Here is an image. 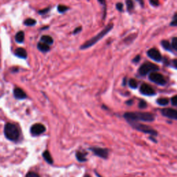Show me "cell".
Returning <instances> with one entry per match:
<instances>
[{
    "instance_id": "1",
    "label": "cell",
    "mask_w": 177,
    "mask_h": 177,
    "mask_svg": "<svg viewBox=\"0 0 177 177\" xmlns=\"http://www.w3.org/2000/svg\"><path fill=\"white\" fill-rule=\"evenodd\" d=\"M124 118L129 122H152L154 120L155 116L151 113L145 112H127L124 114Z\"/></svg>"
},
{
    "instance_id": "23",
    "label": "cell",
    "mask_w": 177,
    "mask_h": 177,
    "mask_svg": "<svg viewBox=\"0 0 177 177\" xmlns=\"http://www.w3.org/2000/svg\"><path fill=\"white\" fill-rule=\"evenodd\" d=\"M161 43H162L163 47L165 49H166V50H168V51L171 50V48L172 47H171V44L169 43L168 41L163 40V41H162Z\"/></svg>"
},
{
    "instance_id": "20",
    "label": "cell",
    "mask_w": 177,
    "mask_h": 177,
    "mask_svg": "<svg viewBox=\"0 0 177 177\" xmlns=\"http://www.w3.org/2000/svg\"><path fill=\"white\" fill-rule=\"evenodd\" d=\"M129 86L132 89H136L138 87V82H137L136 80L130 79L129 80Z\"/></svg>"
},
{
    "instance_id": "26",
    "label": "cell",
    "mask_w": 177,
    "mask_h": 177,
    "mask_svg": "<svg viewBox=\"0 0 177 177\" xmlns=\"http://www.w3.org/2000/svg\"><path fill=\"white\" fill-rule=\"evenodd\" d=\"M172 48H174L175 50H177V37L173 38L172 42Z\"/></svg>"
},
{
    "instance_id": "11",
    "label": "cell",
    "mask_w": 177,
    "mask_h": 177,
    "mask_svg": "<svg viewBox=\"0 0 177 177\" xmlns=\"http://www.w3.org/2000/svg\"><path fill=\"white\" fill-rule=\"evenodd\" d=\"M148 56L153 60L160 62L162 59V56L161 53L156 49H151L148 51Z\"/></svg>"
},
{
    "instance_id": "34",
    "label": "cell",
    "mask_w": 177,
    "mask_h": 177,
    "mask_svg": "<svg viewBox=\"0 0 177 177\" xmlns=\"http://www.w3.org/2000/svg\"><path fill=\"white\" fill-rule=\"evenodd\" d=\"M81 30H82V29H81V27H78V28H77V29H75V31H73V33H74V34H76V33H79V32Z\"/></svg>"
},
{
    "instance_id": "2",
    "label": "cell",
    "mask_w": 177,
    "mask_h": 177,
    "mask_svg": "<svg viewBox=\"0 0 177 177\" xmlns=\"http://www.w3.org/2000/svg\"><path fill=\"white\" fill-rule=\"evenodd\" d=\"M113 27H114V24H113L112 23L109 24L107 25L102 31L100 32L99 33H98V34L95 35V36L91 37L89 40L87 41L84 44H82V47H80V49H88V48H89V47H92V46L94 45L95 43L98 42L100 39H102V37H104L109 31H111V29H113Z\"/></svg>"
},
{
    "instance_id": "10",
    "label": "cell",
    "mask_w": 177,
    "mask_h": 177,
    "mask_svg": "<svg viewBox=\"0 0 177 177\" xmlns=\"http://www.w3.org/2000/svg\"><path fill=\"white\" fill-rule=\"evenodd\" d=\"M90 150L94 153V154L99 157L102 158H107L108 156L109 152L108 150L104 148H91Z\"/></svg>"
},
{
    "instance_id": "31",
    "label": "cell",
    "mask_w": 177,
    "mask_h": 177,
    "mask_svg": "<svg viewBox=\"0 0 177 177\" xmlns=\"http://www.w3.org/2000/svg\"><path fill=\"white\" fill-rule=\"evenodd\" d=\"M123 4L121 3H118L116 4V9H118V11H123Z\"/></svg>"
},
{
    "instance_id": "5",
    "label": "cell",
    "mask_w": 177,
    "mask_h": 177,
    "mask_svg": "<svg viewBox=\"0 0 177 177\" xmlns=\"http://www.w3.org/2000/svg\"><path fill=\"white\" fill-rule=\"evenodd\" d=\"M130 124L134 127L136 130L140 132H142L143 133H145V134H151L152 136H156L157 134V132L154 130H153L152 128H151L150 127L147 126L143 124H140V123H137L136 122H132L130 123Z\"/></svg>"
},
{
    "instance_id": "19",
    "label": "cell",
    "mask_w": 177,
    "mask_h": 177,
    "mask_svg": "<svg viewBox=\"0 0 177 177\" xmlns=\"http://www.w3.org/2000/svg\"><path fill=\"white\" fill-rule=\"evenodd\" d=\"M157 103L159 105H161V106H166L169 104V100L168 98H159L157 100Z\"/></svg>"
},
{
    "instance_id": "8",
    "label": "cell",
    "mask_w": 177,
    "mask_h": 177,
    "mask_svg": "<svg viewBox=\"0 0 177 177\" xmlns=\"http://www.w3.org/2000/svg\"><path fill=\"white\" fill-rule=\"evenodd\" d=\"M140 91L142 94L145 95H149V96H151V95H155L154 89H153L150 85H149L148 84H143L141 85L140 88Z\"/></svg>"
},
{
    "instance_id": "30",
    "label": "cell",
    "mask_w": 177,
    "mask_h": 177,
    "mask_svg": "<svg viewBox=\"0 0 177 177\" xmlns=\"http://www.w3.org/2000/svg\"><path fill=\"white\" fill-rule=\"evenodd\" d=\"M49 11V8H46V9H42V10H40V11H39V13L41 14V15H44V14L48 13Z\"/></svg>"
},
{
    "instance_id": "35",
    "label": "cell",
    "mask_w": 177,
    "mask_h": 177,
    "mask_svg": "<svg viewBox=\"0 0 177 177\" xmlns=\"http://www.w3.org/2000/svg\"><path fill=\"white\" fill-rule=\"evenodd\" d=\"M139 60H140V56L138 55V56H136V57H135L133 61H134V62H139Z\"/></svg>"
},
{
    "instance_id": "33",
    "label": "cell",
    "mask_w": 177,
    "mask_h": 177,
    "mask_svg": "<svg viewBox=\"0 0 177 177\" xmlns=\"http://www.w3.org/2000/svg\"><path fill=\"white\" fill-rule=\"evenodd\" d=\"M98 1L105 7H105H106V1H105V0H98Z\"/></svg>"
},
{
    "instance_id": "16",
    "label": "cell",
    "mask_w": 177,
    "mask_h": 177,
    "mask_svg": "<svg viewBox=\"0 0 177 177\" xmlns=\"http://www.w3.org/2000/svg\"><path fill=\"white\" fill-rule=\"evenodd\" d=\"M37 48L39 51H42V52H47V51H49L50 48H49V46L47 44L45 43H39L37 44Z\"/></svg>"
},
{
    "instance_id": "24",
    "label": "cell",
    "mask_w": 177,
    "mask_h": 177,
    "mask_svg": "<svg viewBox=\"0 0 177 177\" xmlns=\"http://www.w3.org/2000/svg\"><path fill=\"white\" fill-rule=\"evenodd\" d=\"M57 10H58L59 13H64V12L67 11L68 10V7L63 5H59L58 7H57Z\"/></svg>"
},
{
    "instance_id": "27",
    "label": "cell",
    "mask_w": 177,
    "mask_h": 177,
    "mask_svg": "<svg viewBox=\"0 0 177 177\" xmlns=\"http://www.w3.org/2000/svg\"><path fill=\"white\" fill-rule=\"evenodd\" d=\"M171 102H172V104L174 106H177V95L173 96L172 99H171Z\"/></svg>"
},
{
    "instance_id": "9",
    "label": "cell",
    "mask_w": 177,
    "mask_h": 177,
    "mask_svg": "<svg viewBox=\"0 0 177 177\" xmlns=\"http://www.w3.org/2000/svg\"><path fill=\"white\" fill-rule=\"evenodd\" d=\"M162 114L164 116L168 117L169 118L174 119V120H177V110L174 109H163L161 111Z\"/></svg>"
},
{
    "instance_id": "25",
    "label": "cell",
    "mask_w": 177,
    "mask_h": 177,
    "mask_svg": "<svg viewBox=\"0 0 177 177\" xmlns=\"http://www.w3.org/2000/svg\"><path fill=\"white\" fill-rule=\"evenodd\" d=\"M26 177H40V176H39V174H37V173L33 172H29L27 173V175H26Z\"/></svg>"
},
{
    "instance_id": "4",
    "label": "cell",
    "mask_w": 177,
    "mask_h": 177,
    "mask_svg": "<svg viewBox=\"0 0 177 177\" xmlns=\"http://www.w3.org/2000/svg\"><path fill=\"white\" fill-rule=\"evenodd\" d=\"M158 70V67L156 66L154 64L151 62H145L141 65V67L139 68L138 72L141 75H146L148 73L154 72Z\"/></svg>"
},
{
    "instance_id": "7",
    "label": "cell",
    "mask_w": 177,
    "mask_h": 177,
    "mask_svg": "<svg viewBox=\"0 0 177 177\" xmlns=\"http://www.w3.org/2000/svg\"><path fill=\"white\" fill-rule=\"evenodd\" d=\"M46 127L42 124L36 123L33 125L31 128V133L34 136H38L45 132Z\"/></svg>"
},
{
    "instance_id": "13",
    "label": "cell",
    "mask_w": 177,
    "mask_h": 177,
    "mask_svg": "<svg viewBox=\"0 0 177 177\" xmlns=\"http://www.w3.org/2000/svg\"><path fill=\"white\" fill-rule=\"evenodd\" d=\"M15 55L20 58H27V53L23 48H18L15 50Z\"/></svg>"
},
{
    "instance_id": "3",
    "label": "cell",
    "mask_w": 177,
    "mask_h": 177,
    "mask_svg": "<svg viewBox=\"0 0 177 177\" xmlns=\"http://www.w3.org/2000/svg\"><path fill=\"white\" fill-rule=\"evenodd\" d=\"M4 134L9 140L16 141L18 140L20 132L17 125L13 123H8L4 127Z\"/></svg>"
},
{
    "instance_id": "37",
    "label": "cell",
    "mask_w": 177,
    "mask_h": 177,
    "mask_svg": "<svg viewBox=\"0 0 177 177\" xmlns=\"http://www.w3.org/2000/svg\"><path fill=\"white\" fill-rule=\"evenodd\" d=\"M95 174H96V176H98V177H102V176H100V175H99V174H98V173H95Z\"/></svg>"
},
{
    "instance_id": "17",
    "label": "cell",
    "mask_w": 177,
    "mask_h": 177,
    "mask_svg": "<svg viewBox=\"0 0 177 177\" xmlns=\"http://www.w3.org/2000/svg\"><path fill=\"white\" fill-rule=\"evenodd\" d=\"M41 40L44 43L47 44L48 45L52 44L53 43V38L49 36V35H43V36L41 37Z\"/></svg>"
},
{
    "instance_id": "36",
    "label": "cell",
    "mask_w": 177,
    "mask_h": 177,
    "mask_svg": "<svg viewBox=\"0 0 177 177\" xmlns=\"http://www.w3.org/2000/svg\"><path fill=\"white\" fill-rule=\"evenodd\" d=\"M173 64L175 68L177 69V59H175L174 60H173Z\"/></svg>"
},
{
    "instance_id": "15",
    "label": "cell",
    "mask_w": 177,
    "mask_h": 177,
    "mask_svg": "<svg viewBox=\"0 0 177 177\" xmlns=\"http://www.w3.org/2000/svg\"><path fill=\"white\" fill-rule=\"evenodd\" d=\"M43 157H44V158L45 159L46 161L48 163H49V164L53 163V158H52V157H51L50 153H49V151L46 150L45 152H44Z\"/></svg>"
},
{
    "instance_id": "29",
    "label": "cell",
    "mask_w": 177,
    "mask_h": 177,
    "mask_svg": "<svg viewBox=\"0 0 177 177\" xmlns=\"http://www.w3.org/2000/svg\"><path fill=\"white\" fill-rule=\"evenodd\" d=\"M171 26H174V27L177 26V14L174 16V19L171 22Z\"/></svg>"
},
{
    "instance_id": "28",
    "label": "cell",
    "mask_w": 177,
    "mask_h": 177,
    "mask_svg": "<svg viewBox=\"0 0 177 177\" xmlns=\"http://www.w3.org/2000/svg\"><path fill=\"white\" fill-rule=\"evenodd\" d=\"M138 106L141 109H144V108H145V107H147V103L145 102L144 100H142V101H140V102H139Z\"/></svg>"
},
{
    "instance_id": "6",
    "label": "cell",
    "mask_w": 177,
    "mask_h": 177,
    "mask_svg": "<svg viewBox=\"0 0 177 177\" xmlns=\"http://www.w3.org/2000/svg\"><path fill=\"white\" fill-rule=\"evenodd\" d=\"M149 78L152 82L156 83L158 85L163 86L166 84V80L165 79L164 76L161 73L157 72H152L149 75Z\"/></svg>"
},
{
    "instance_id": "21",
    "label": "cell",
    "mask_w": 177,
    "mask_h": 177,
    "mask_svg": "<svg viewBox=\"0 0 177 177\" xmlns=\"http://www.w3.org/2000/svg\"><path fill=\"white\" fill-rule=\"evenodd\" d=\"M126 4H127V9L130 12H131L133 9H134V2L132 1V0H127Z\"/></svg>"
},
{
    "instance_id": "32",
    "label": "cell",
    "mask_w": 177,
    "mask_h": 177,
    "mask_svg": "<svg viewBox=\"0 0 177 177\" xmlns=\"http://www.w3.org/2000/svg\"><path fill=\"white\" fill-rule=\"evenodd\" d=\"M150 4L153 6H158V0H150Z\"/></svg>"
},
{
    "instance_id": "22",
    "label": "cell",
    "mask_w": 177,
    "mask_h": 177,
    "mask_svg": "<svg viewBox=\"0 0 177 177\" xmlns=\"http://www.w3.org/2000/svg\"><path fill=\"white\" fill-rule=\"evenodd\" d=\"M35 24H36V21H35V19L31 18H29L24 21V24L26 26H29V27L35 25Z\"/></svg>"
},
{
    "instance_id": "18",
    "label": "cell",
    "mask_w": 177,
    "mask_h": 177,
    "mask_svg": "<svg viewBox=\"0 0 177 177\" xmlns=\"http://www.w3.org/2000/svg\"><path fill=\"white\" fill-rule=\"evenodd\" d=\"M76 156V158L77 159V161H79L80 162H85L86 161V154H84V153L81 152H77L75 154Z\"/></svg>"
},
{
    "instance_id": "38",
    "label": "cell",
    "mask_w": 177,
    "mask_h": 177,
    "mask_svg": "<svg viewBox=\"0 0 177 177\" xmlns=\"http://www.w3.org/2000/svg\"><path fill=\"white\" fill-rule=\"evenodd\" d=\"M85 177H90V176H89V175H86V176H85Z\"/></svg>"
},
{
    "instance_id": "14",
    "label": "cell",
    "mask_w": 177,
    "mask_h": 177,
    "mask_svg": "<svg viewBox=\"0 0 177 177\" xmlns=\"http://www.w3.org/2000/svg\"><path fill=\"white\" fill-rule=\"evenodd\" d=\"M25 35L23 31H19L15 35V40L18 43H22L24 41Z\"/></svg>"
},
{
    "instance_id": "12",
    "label": "cell",
    "mask_w": 177,
    "mask_h": 177,
    "mask_svg": "<svg viewBox=\"0 0 177 177\" xmlns=\"http://www.w3.org/2000/svg\"><path fill=\"white\" fill-rule=\"evenodd\" d=\"M13 93L14 96L17 99L21 100V99H24L27 98V94H26V93L20 88H15L14 89Z\"/></svg>"
}]
</instances>
